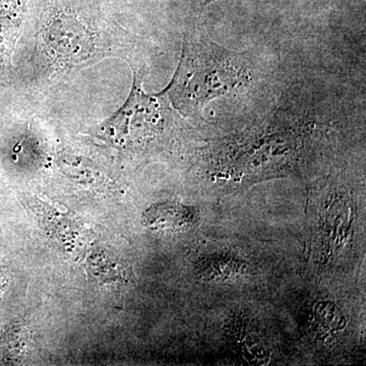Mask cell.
Masks as SVG:
<instances>
[{
	"label": "cell",
	"instance_id": "5",
	"mask_svg": "<svg viewBox=\"0 0 366 366\" xmlns=\"http://www.w3.org/2000/svg\"><path fill=\"white\" fill-rule=\"evenodd\" d=\"M199 6H209L212 2L216 1V0H194Z\"/></svg>",
	"mask_w": 366,
	"mask_h": 366
},
{
	"label": "cell",
	"instance_id": "3",
	"mask_svg": "<svg viewBox=\"0 0 366 366\" xmlns=\"http://www.w3.org/2000/svg\"><path fill=\"white\" fill-rule=\"evenodd\" d=\"M98 43L90 21L67 4L51 7L41 29L42 49L56 69H72L95 59L101 50Z\"/></svg>",
	"mask_w": 366,
	"mask_h": 366
},
{
	"label": "cell",
	"instance_id": "1",
	"mask_svg": "<svg viewBox=\"0 0 366 366\" xmlns=\"http://www.w3.org/2000/svg\"><path fill=\"white\" fill-rule=\"evenodd\" d=\"M252 69L243 54L202 33H187L174 76L165 89L180 115L199 118L209 101L233 95L250 83Z\"/></svg>",
	"mask_w": 366,
	"mask_h": 366
},
{
	"label": "cell",
	"instance_id": "4",
	"mask_svg": "<svg viewBox=\"0 0 366 366\" xmlns=\"http://www.w3.org/2000/svg\"><path fill=\"white\" fill-rule=\"evenodd\" d=\"M194 221L192 209L177 204H157L144 214L143 223L151 230H180Z\"/></svg>",
	"mask_w": 366,
	"mask_h": 366
},
{
	"label": "cell",
	"instance_id": "2",
	"mask_svg": "<svg viewBox=\"0 0 366 366\" xmlns=\"http://www.w3.org/2000/svg\"><path fill=\"white\" fill-rule=\"evenodd\" d=\"M177 112L165 90L152 95L147 94L141 76L134 71L129 98L117 112L100 125L98 136L118 147L154 139L162 136L177 124L179 118Z\"/></svg>",
	"mask_w": 366,
	"mask_h": 366
}]
</instances>
